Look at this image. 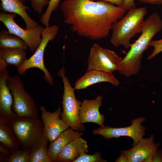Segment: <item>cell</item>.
<instances>
[{
	"mask_svg": "<svg viewBox=\"0 0 162 162\" xmlns=\"http://www.w3.org/2000/svg\"><path fill=\"white\" fill-rule=\"evenodd\" d=\"M61 0H50L47 8L40 18L41 24L45 27L50 26L49 22L52 12L56 10Z\"/></svg>",
	"mask_w": 162,
	"mask_h": 162,
	"instance_id": "obj_24",
	"label": "cell"
},
{
	"mask_svg": "<svg viewBox=\"0 0 162 162\" xmlns=\"http://www.w3.org/2000/svg\"><path fill=\"white\" fill-rule=\"evenodd\" d=\"M1 8L3 11L14 13L20 16L23 20L26 30L34 28L39 24L28 15L26 10L29 8L19 0H0Z\"/></svg>",
	"mask_w": 162,
	"mask_h": 162,
	"instance_id": "obj_18",
	"label": "cell"
},
{
	"mask_svg": "<svg viewBox=\"0 0 162 162\" xmlns=\"http://www.w3.org/2000/svg\"><path fill=\"white\" fill-rule=\"evenodd\" d=\"M31 152L30 150L19 149L12 153L9 157L1 156L0 162L3 161L8 162H28Z\"/></svg>",
	"mask_w": 162,
	"mask_h": 162,
	"instance_id": "obj_23",
	"label": "cell"
},
{
	"mask_svg": "<svg viewBox=\"0 0 162 162\" xmlns=\"http://www.w3.org/2000/svg\"><path fill=\"white\" fill-rule=\"evenodd\" d=\"M20 75L7 76V83L13 97L12 108L18 117L38 118L35 102L31 95L25 89Z\"/></svg>",
	"mask_w": 162,
	"mask_h": 162,
	"instance_id": "obj_6",
	"label": "cell"
},
{
	"mask_svg": "<svg viewBox=\"0 0 162 162\" xmlns=\"http://www.w3.org/2000/svg\"><path fill=\"white\" fill-rule=\"evenodd\" d=\"M83 135L82 132L68 128L61 133L50 143L47 148V153L51 162H57L58 156L64 147L75 139Z\"/></svg>",
	"mask_w": 162,
	"mask_h": 162,
	"instance_id": "obj_16",
	"label": "cell"
},
{
	"mask_svg": "<svg viewBox=\"0 0 162 162\" xmlns=\"http://www.w3.org/2000/svg\"><path fill=\"white\" fill-rule=\"evenodd\" d=\"M26 50L21 48L0 49V59L8 65H13L17 68L27 59Z\"/></svg>",
	"mask_w": 162,
	"mask_h": 162,
	"instance_id": "obj_20",
	"label": "cell"
},
{
	"mask_svg": "<svg viewBox=\"0 0 162 162\" xmlns=\"http://www.w3.org/2000/svg\"><path fill=\"white\" fill-rule=\"evenodd\" d=\"M0 144L13 153L20 148V145L11 129L10 121L0 115Z\"/></svg>",
	"mask_w": 162,
	"mask_h": 162,
	"instance_id": "obj_19",
	"label": "cell"
},
{
	"mask_svg": "<svg viewBox=\"0 0 162 162\" xmlns=\"http://www.w3.org/2000/svg\"><path fill=\"white\" fill-rule=\"evenodd\" d=\"M14 13H0V21L6 27L8 32L20 38L26 44L29 50L34 52L42 40L41 33L44 28L40 25L33 29H24L15 21Z\"/></svg>",
	"mask_w": 162,
	"mask_h": 162,
	"instance_id": "obj_9",
	"label": "cell"
},
{
	"mask_svg": "<svg viewBox=\"0 0 162 162\" xmlns=\"http://www.w3.org/2000/svg\"><path fill=\"white\" fill-rule=\"evenodd\" d=\"M116 162H129L126 156L123 153L119 155L116 160Z\"/></svg>",
	"mask_w": 162,
	"mask_h": 162,
	"instance_id": "obj_33",
	"label": "cell"
},
{
	"mask_svg": "<svg viewBox=\"0 0 162 162\" xmlns=\"http://www.w3.org/2000/svg\"><path fill=\"white\" fill-rule=\"evenodd\" d=\"M162 30V19L157 13H152L145 20L141 35L131 44L130 50L122 59L118 70L120 74L128 77L138 73L141 68L144 52L152 38Z\"/></svg>",
	"mask_w": 162,
	"mask_h": 162,
	"instance_id": "obj_2",
	"label": "cell"
},
{
	"mask_svg": "<svg viewBox=\"0 0 162 162\" xmlns=\"http://www.w3.org/2000/svg\"><path fill=\"white\" fill-rule=\"evenodd\" d=\"M44 132L40 145L36 149L31 152L28 162H51L47 152L49 141L44 131Z\"/></svg>",
	"mask_w": 162,
	"mask_h": 162,
	"instance_id": "obj_22",
	"label": "cell"
},
{
	"mask_svg": "<svg viewBox=\"0 0 162 162\" xmlns=\"http://www.w3.org/2000/svg\"><path fill=\"white\" fill-rule=\"evenodd\" d=\"M141 3L154 5L162 4V0H138Z\"/></svg>",
	"mask_w": 162,
	"mask_h": 162,
	"instance_id": "obj_30",
	"label": "cell"
},
{
	"mask_svg": "<svg viewBox=\"0 0 162 162\" xmlns=\"http://www.w3.org/2000/svg\"><path fill=\"white\" fill-rule=\"evenodd\" d=\"M84 152L74 162H107V161L101 157L100 153L96 152L92 155Z\"/></svg>",
	"mask_w": 162,
	"mask_h": 162,
	"instance_id": "obj_25",
	"label": "cell"
},
{
	"mask_svg": "<svg viewBox=\"0 0 162 162\" xmlns=\"http://www.w3.org/2000/svg\"><path fill=\"white\" fill-rule=\"evenodd\" d=\"M149 46L153 47L152 53L149 55L147 59L151 60L158 54L162 52V38L157 40H152Z\"/></svg>",
	"mask_w": 162,
	"mask_h": 162,
	"instance_id": "obj_27",
	"label": "cell"
},
{
	"mask_svg": "<svg viewBox=\"0 0 162 162\" xmlns=\"http://www.w3.org/2000/svg\"><path fill=\"white\" fill-rule=\"evenodd\" d=\"M122 59L114 51L94 44L90 49L88 59V70L112 73L119 70Z\"/></svg>",
	"mask_w": 162,
	"mask_h": 162,
	"instance_id": "obj_8",
	"label": "cell"
},
{
	"mask_svg": "<svg viewBox=\"0 0 162 162\" xmlns=\"http://www.w3.org/2000/svg\"><path fill=\"white\" fill-rule=\"evenodd\" d=\"M8 64L0 59V115L12 121L17 117L12 110L13 97L7 83Z\"/></svg>",
	"mask_w": 162,
	"mask_h": 162,
	"instance_id": "obj_12",
	"label": "cell"
},
{
	"mask_svg": "<svg viewBox=\"0 0 162 162\" xmlns=\"http://www.w3.org/2000/svg\"><path fill=\"white\" fill-rule=\"evenodd\" d=\"M29 1L32 8L38 14H42L44 7L48 5L50 0H27Z\"/></svg>",
	"mask_w": 162,
	"mask_h": 162,
	"instance_id": "obj_26",
	"label": "cell"
},
{
	"mask_svg": "<svg viewBox=\"0 0 162 162\" xmlns=\"http://www.w3.org/2000/svg\"><path fill=\"white\" fill-rule=\"evenodd\" d=\"M57 74L62 78L64 85L62 102L63 111L61 112V118L69 127L74 130L84 132L86 128L80 123L79 116L82 102L76 98L74 94L75 89L71 86L65 75L64 67L59 70Z\"/></svg>",
	"mask_w": 162,
	"mask_h": 162,
	"instance_id": "obj_5",
	"label": "cell"
},
{
	"mask_svg": "<svg viewBox=\"0 0 162 162\" xmlns=\"http://www.w3.org/2000/svg\"><path fill=\"white\" fill-rule=\"evenodd\" d=\"M108 82L118 86L119 82L112 73L94 70H88L86 73L75 83L74 88L80 90L86 88L92 85L101 82Z\"/></svg>",
	"mask_w": 162,
	"mask_h": 162,
	"instance_id": "obj_15",
	"label": "cell"
},
{
	"mask_svg": "<svg viewBox=\"0 0 162 162\" xmlns=\"http://www.w3.org/2000/svg\"><path fill=\"white\" fill-rule=\"evenodd\" d=\"M103 97L98 95L94 100H85L81 106L80 120L82 124L92 122L98 124L100 127L104 126L105 117L99 111L102 105Z\"/></svg>",
	"mask_w": 162,
	"mask_h": 162,
	"instance_id": "obj_14",
	"label": "cell"
},
{
	"mask_svg": "<svg viewBox=\"0 0 162 162\" xmlns=\"http://www.w3.org/2000/svg\"><path fill=\"white\" fill-rule=\"evenodd\" d=\"M60 10L72 31L93 40L107 37L113 25L128 11L103 0H64Z\"/></svg>",
	"mask_w": 162,
	"mask_h": 162,
	"instance_id": "obj_1",
	"label": "cell"
},
{
	"mask_svg": "<svg viewBox=\"0 0 162 162\" xmlns=\"http://www.w3.org/2000/svg\"><path fill=\"white\" fill-rule=\"evenodd\" d=\"M58 30V27L56 25L45 27L43 29L41 33L42 40L39 46L32 56L26 59L21 66L17 68V71L20 76L24 75L30 68H38L43 72V78L46 81L51 85L53 84L52 77L45 66L44 57L48 44L55 38Z\"/></svg>",
	"mask_w": 162,
	"mask_h": 162,
	"instance_id": "obj_7",
	"label": "cell"
},
{
	"mask_svg": "<svg viewBox=\"0 0 162 162\" xmlns=\"http://www.w3.org/2000/svg\"><path fill=\"white\" fill-rule=\"evenodd\" d=\"M12 130L22 149H36L43 139L44 126L38 118L18 117L10 121Z\"/></svg>",
	"mask_w": 162,
	"mask_h": 162,
	"instance_id": "obj_4",
	"label": "cell"
},
{
	"mask_svg": "<svg viewBox=\"0 0 162 162\" xmlns=\"http://www.w3.org/2000/svg\"><path fill=\"white\" fill-rule=\"evenodd\" d=\"M0 48H21L26 50L28 46L20 38L6 30L0 32Z\"/></svg>",
	"mask_w": 162,
	"mask_h": 162,
	"instance_id": "obj_21",
	"label": "cell"
},
{
	"mask_svg": "<svg viewBox=\"0 0 162 162\" xmlns=\"http://www.w3.org/2000/svg\"><path fill=\"white\" fill-rule=\"evenodd\" d=\"M40 109L44 131L50 143L61 133L68 128L69 126L64 120L60 118L62 111L60 106L54 112L48 111L42 106H40Z\"/></svg>",
	"mask_w": 162,
	"mask_h": 162,
	"instance_id": "obj_13",
	"label": "cell"
},
{
	"mask_svg": "<svg viewBox=\"0 0 162 162\" xmlns=\"http://www.w3.org/2000/svg\"><path fill=\"white\" fill-rule=\"evenodd\" d=\"M0 152L2 156L6 157H9L11 154V153L7 148L0 145Z\"/></svg>",
	"mask_w": 162,
	"mask_h": 162,
	"instance_id": "obj_31",
	"label": "cell"
},
{
	"mask_svg": "<svg viewBox=\"0 0 162 162\" xmlns=\"http://www.w3.org/2000/svg\"><path fill=\"white\" fill-rule=\"evenodd\" d=\"M153 134L149 137L143 138L132 148L127 150H122L129 162H151V159L161 144L155 143Z\"/></svg>",
	"mask_w": 162,
	"mask_h": 162,
	"instance_id": "obj_11",
	"label": "cell"
},
{
	"mask_svg": "<svg viewBox=\"0 0 162 162\" xmlns=\"http://www.w3.org/2000/svg\"><path fill=\"white\" fill-rule=\"evenodd\" d=\"M87 141L81 137L72 140L59 154L57 162H74L83 153L89 152Z\"/></svg>",
	"mask_w": 162,
	"mask_h": 162,
	"instance_id": "obj_17",
	"label": "cell"
},
{
	"mask_svg": "<svg viewBox=\"0 0 162 162\" xmlns=\"http://www.w3.org/2000/svg\"><path fill=\"white\" fill-rule=\"evenodd\" d=\"M145 120L144 117H140L133 119L131 124L128 127L116 128L104 126L92 131L94 135H100L107 140L126 136L133 140V146L142 139L145 135L146 128L141 125Z\"/></svg>",
	"mask_w": 162,
	"mask_h": 162,
	"instance_id": "obj_10",
	"label": "cell"
},
{
	"mask_svg": "<svg viewBox=\"0 0 162 162\" xmlns=\"http://www.w3.org/2000/svg\"><path fill=\"white\" fill-rule=\"evenodd\" d=\"M92 1H94L97 0H91ZM105 1L110 3H111L116 6L122 7L123 6L124 0H103Z\"/></svg>",
	"mask_w": 162,
	"mask_h": 162,
	"instance_id": "obj_32",
	"label": "cell"
},
{
	"mask_svg": "<svg viewBox=\"0 0 162 162\" xmlns=\"http://www.w3.org/2000/svg\"><path fill=\"white\" fill-rule=\"evenodd\" d=\"M147 11L145 7L128 10L121 19L113 25L111 44L116 47L121 46L127 49L130 47L131 39L141 32Z\"/></svg>",
	"mask_w": 162,
	"mask_h": 162,
	"instance_id": "obj_3",
	"label": "cell"
},
{
	"mask_svg": "<svg viewBox=\"0 0 162 162\" xmlns=\"http://www.w3.org/2000/svg\"><path fill=\"white\" fill-rule=\"evenodd\" d=\"M151 162H162V149H157L153 155Z\"/></svg>",
	"mask_w": 162,
	"mask_h": 162,
	"instance_id": "obj_28",
	"label": "cell"
},
{
	"mask_svg": "<svg viewBox=\"0 0 162 162\" xmlns=\"http://www.w3.org/2000/svg\"><path fill=\"white\" fill-rule=\"evenodd\" d=\"M123 7L127 11L136 8L135 0H124Z\"/></svg>",
	"mask_w": 162,
	"mask_h": 162,
	"instance_id": "obj_29",
	"label": "cell"
},
{
	"mask_svg": "<svg viewBox=\"0 0 162 162\" xmlns=\"http://www.w3.org/2000/svg\"><path fill=\"white\" fill-rule=\"evenodd\" d=\"M23 3L24 4L26 2V0H19Z\"/></svg>",
	"mask_w": 162,
	"mask_h": 162,
	"instance_id": "obj_34",
	"label": "cell"
}]
</instances>
